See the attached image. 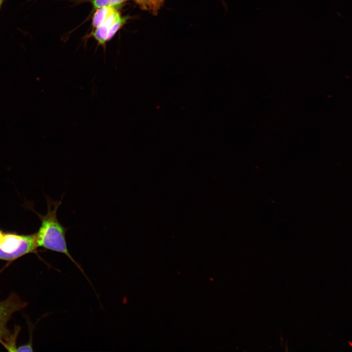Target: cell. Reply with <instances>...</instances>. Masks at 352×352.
<instances>
[{"label":"cell","instance_id":"1","mask_svg":"<svg viewBox=\"0 0 352 352\" xmlns=\"http://www.w3.org/2000/svg\"><path fill=\"white\" fill-rule=\"evenodd\" d=\"M46 201L47 204L46 214L45 215H42L36 213L41 221L39 230L36 232L38 246L63 253L67 256L81 271L96 293L82 266L69 252L66 235L67 231L70 228L63 226L57 217V212L62 203V201H54L48 197H46Z\"/></svg>","mask_w":352,"mask_h":352},{"label":"cell","instance_id":"2","mask_svg":"<svg viewBox=\"0 0 352 352\" xmlns=\"http://www.w3.org/2000/svg\"><path fill=\"white\" fill-rule=\"evenodd\" d=\"M38 247L36 232L28 235L6 233L4 241L0 245V260L14 261L36 252Z\"/></svg>","mask_w":352,"mask_h":352},{"label":"cell","instance_id":"3","mask_svg":"<svg viewBox=\"0 0 352 352\" xmlns=\"http://www.w3.org/2000/svg\"><path fill=\"white\" fill-rule=\"evenodd\" d=\"M26 306L27 303L15 293H11L6 299L0 301V343L9 351H15L16 347L13 344L14 336H11L7 323L13 313Z\"/></svg>","mask_w":352,"mask_h":352},{"label":"cell","instance_id":"4","mask_svg":"<svg viewBox=\"0 0 352 352\" xmlns=\"http://www.w3.org/2000/svg\"><path fill=\"white\" fill-rule=\"evenodd\" d=\"M120 17V13L115 10L95 30L93 36L99 44H103L107 41L110 29L117 19Z\"/></svg>","mask_w":352,"mask_h":352},{"label":"cell","instance_id":"5","mask_svg":"<svg viewBox=\"0 0 352 352\" xmlns=\"http://www.w3.org/2000/svg\"><path fill=\"white\" fill-rule=\"evenodd\" d=\"M116 9L114 7L107 6L97 9L92 19V25L97 27L101 24Z\"/></svg>","mask_w":352,"mask_h":352},{"label":"cell","instance_id":"6","mask_svg":"<svg viewBox=\"0 0 352 352\" xmlns=\"http://www.w3.org/2000/svg\"><path fill=\"white\" fill-rule=\"evenodd\" d=\"M126 0H91L93 7L98 9L103 7L112 6L121 4Z\"/></svg>","mask_w":352,"mask_h":352},{"label":"cell","instance_id":"7","mask_svg":"<svg viewBox=\"0 0 352 352\" xmlns=\"http://www.w3.org/2000/svg\"><path fill=\"white\" fill-rule=\"evenodd\" d=\"M125 22V19L121 17L118 18L114 23L112 28L110 29L108 34L107 41L111 39L116 32L119 30L122 24Z\"/></svg>","mask_w":352,"mask_h":352},{"label":"cell","instance_id":"8","mask_svg":"<svg viewBox=\"0 0 352 352\" xmlns=\"http://www.w3.org/2000/svg\"><path fill=\"white\" fill-rule=\"evenodd\" d=\"M16 352H32V347L31 343H29L28 344L21 346L18 348H16Z\"/></svg>","mask_w":352,"mask_h":352},{"label":"cell","instance_id":"9","mask_svg":"<svg viewBox=\"0 0 352 352\" xmlns=\"http://www.w3.org/2000/svg\"><path fill=\"white\" fill-rule=\"evenodd\" d=\"M5 233L2 230L0 229V245L3 242L5 239Z\"/></svg>","mask_w":352,"mask_h":352},{"label":"cell","instance_id":"10","mask_svg":"<svg viewBox=\"0 0 352 352\" xmlns=\"http://www.w3.org/2000/svg\"><path fill=\"white\" fill-rule=\"evenodd\" d=\"M3 1H4V0H0V3L1 5L2 3H3Z\"/></svg>","mask_w":352,"mask_h":352},{"label":"cell","instance_id":"11","mask_svg":"<svg viewBox=\"0 0 352 352\" xmlns=\"http://www.w3.org/2000/svg\"><path fill=\"white\" fill-rule=\"evenodd\" d=\"M0 7H1V5H0Z\"/></svg>","mask_w":352,"mask_h":352},{"label":"cell","instance_id":"12","mask_svg":"<svg viewBox=\"0 0 352 352\" xmlns=\"http://www.w3.org/2000/svg\"><path fill=\"white\" fill-rule=\"evenodd\" d=\"M1 271H2V270L0 271V272H1Z\"/></svg>","mask_w":352,"mask_h":352}]
</instances>
